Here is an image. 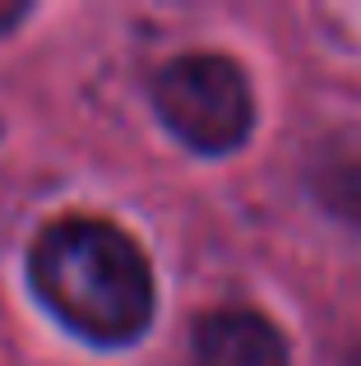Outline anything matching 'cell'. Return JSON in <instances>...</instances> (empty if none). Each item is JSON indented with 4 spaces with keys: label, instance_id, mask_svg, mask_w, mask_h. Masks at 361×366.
Returning a JSON list of instances; mask_svg holds the SVG:
<instances>
[{
    "label": "cell",
    "instance_id": "cell-1",
    "mask_svg": "<svg viewBox=\"0 0 361 366\" xmlns=\"http://www.w3.org/2000/svg\"><path fill=\"white\" fill-rule=\"evenodd\" d=\"M28 287L61 330L93 348H130L153 325V264L111 218L70 214L28 246Z\"/></svg>",
    "mask_w": 361,
    "mask_h": 366
},
{
    "label": "cell",
    "instance_id": "cell-2",
    "mask_svg": "<svg viewBox=\"0 0 361 366\" xmlns=\"http://www.w3.org/2000/svg\"><path fill=\"white\" fill-rule=\"evenodd\" d=\"M158 121L176 144L204 158L236 153L255 130V93L232 56L185 51L167 61L148 84Z\"/></svg>",
    "mask_w": 361,
    "mask_h": 366
},
{
    "label": "cell",
    "instance_id": "cell-3",
    "mask_svg": "<svg viewBox=\"0 0 361 366\" xmlns=\"http://www.w3.org/2000/svg\"><path fill=\"white\" fill-rule=\"evenodd\" d=\"M190 357L195 366H288V339L269 315L227 306L195 320Z\"/></svg>",
    "mask_w": 361,
    "mask_h": 366
},
{
    "label": "cell",
    "instance_id": "cell-4",
    "mask_svg": "<svg viewBox=\"0 0 361 366\" xmlns=\"http://www.w3.org/2000/svg\"><path fill=\"white\" fill-rule=\"evenodd\" d=\"M310 190H315L325 214H334L338 223H347V227H361V158L320 167L315 181H310Z\"/></svg>",
    "mask_w": 361,
    "mask_h": 366
},
{
    "label": "cell",
    "instance_id": "cell-5",
    "mask_svg": "<svg viewBox=\"0 0 361 366\" xmlns=\"http://www.w3.org/2000/svg\"><path fill=\"white\" fill-rule=\"evenodd\" d=\"M28 14H33V5H28V0H0V37L14 33Z\"/></svg>",
    "mask_w": 361,
    "mask_h": 366
}]
</instances>
